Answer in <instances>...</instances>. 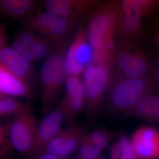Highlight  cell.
Wrapping results in <instances>:
<instances>
[{
  "label": "cell",
  "mask_w": 159,
  "mask_h": 159,
  "mask_svg": "<svg viewBox=\"0 0 159 159\" xmlns=\"http://www.w3.org/2000/svg\"><path fill=\"white\" fill-rule=\"evenodd\" d=\"M59 17L50 11L39 10L20 21L24 27L45 37Z\"/></svg>",
  "instance_id": "e0dca14e"
},
{
  "label": "cell",
  "mask_w": 159,
  "mask_h": 159,
  "mask_svg": "<svg viewBox=\"0 0 159 159\" xmlns=\"http://www.w3.org/2000/svg\"><path fill=\"white\" fill-rule=\"evenodd\" d=\"M154 43L159 51V27L155 31L153 38Z\"/></svg>",
  "instance_id": "d6a6232c"
},
{
  "label": "cell",
  "mask_w": 159,
  "mask_h": 159,
  "mask_svg": "<svg viewBox=\"0 0 159 159\" xmlns=\"http://www.w3.org/2000/svg\"><path fill=\"white\" fill-rule=\"evenodd\" d=\"M39 3L35 0H0V15L21 21L39 10Z\"/></svg>",
  "instance_id": "2e32d148"
},
{
  "label": "cell",
  "mask_w": 159,
  "mask_h": 159,
  "mask_svg": "<svg viewBox=\"0 0 159 159\" xmlns=\"http://www.w3.org/2000/svg\"><path fill=\"white\" fill-rule=\"evenodd\" d=\"M25 105V103L14 97H8L0 100V118L14 117Z\"/></svg>",
  "instance_id": "603a6c76"
},
{
  "label": "cell",
  "mask_w": 159,
  "mask_h": 159,
  "mask_svg": "<svg viewBox=\"0 0 159 159\" xmlns=\"http://www.w3.org/2000/svg\"><path fill=\"white\" fill-rule=\"evenodd\" d=\"M93 50L89 42L85 28L77 29L66 51L65 64L68 76H80L93 64Z\"/></svg>",
  "instance_id": "52a82bcc"
},
{
  "label": "cell",
  "mask_w": 159,
  "mask_h": 159,
  "mask_svg": "<svg viewBox=\"0 0 159 159\" xmlns=\"http://www.w3.org/2000/svg\"><path fill=\"white\" fill-rule=\"evenodd\" d=\"M122 152V145L120 140L118 139L110 147V155L111 159H119Z\"/></svg>",
  "instance_id": "f1b7e54d"
},
{
  "label": "cell",
  "mask_w": 159,
  "mask_h": 159,
  "mask_svg": "<svg viewBox=\"0 0 159 159\" xmlns=\"http://www.w3.org/2000/svg\"><path fill=\"white\" fill-rule=\"evenodd\" d=\"M140 159H159V131L142 125L135 130L130 139Z\"/></svg>",
  "instance_id": "4fadbf2b"
},
{
  "label": "cell",
  "mask_w": 159,
  "mask_h": 159,
  "mask_svg": "<svg viewBox=\"0 0 159 159\" xmlns=\"http://www.w3.org/2000/svg\"><path fill=\"white\" fill-rule=\"evenodd\" d=\"M77 150L79 159H97L99 158L102 151L92 144L87 133L83 137Z\"/></svg>",
  "instance_id": "cb8c5ba5"
},
{
  "label": "cell",
  "mask_w": 159,
  "mask_h": 159,
  "mask_svg": "<svg viewBox=\"0 0 159 159\" xmlns=\"http://www.w3.org/2000/svg\"><path fill=\"white\" fill-rule=\"evenodd\" d=\"M142 18L130 13L121 12L118 25V32L121 37L133 41L138 40L144 33V28Z\"/></svg>",
  "instance_id": "ac0fdd59"
},
{
  "label": "cell",
  "mask_w": 159,
  "mask_h": 159,
  "mask_svg": "<svg viewBox=\"0 0 159 159\" xmlns=\"http://www.w3.org/2000/svg\"><path fill=\"white\" fill-rule=\"evenodd\" d=\"M69 45L67 41L54 45L52 54L46 59L40 71L42 111L43 116L52 107L64 87L68 75L65 59Z\"/></svg>",
  "instance_id": "3957f363"
},
{
  "label": "cell",
  "mask_w": 159,
  "mask_h": 159,
  "mask_svg": "<svg viewBox=\"0 0 159 159\" xmlns=\"http://www.w3.org/2000/svg\"><path fill=\"white\" fill-rule=\"evenodd\" d=\"M88 136L94 146L101 151L108 146L114 137L112 133L103 128L96 129Z\"/></svg>",
  "instance_id": "7402d4cb"
},
{
  "label": "cell",
  "mask_w": 159,
  "mask_h": 159,
  "mask_svg": "<svg viewBox=\"0 0 159 159\" xmlns=\"http://www.w3.org/2000/svg\"><path fill=\"white\" fill-rule=\"evenodd\" d=\"M113 66L118 73L135 78L151 76L154 68L148 55L134 42L121 36L116 42Z\"/></svg>",
  "instance_id": "5b68a950"
},
{
  "label": "cell",
  "mask_w": 159,
  "mask_h": 159,
  "mask_svg": "<svg viewBox=\"0 0 159 159\" xmlns=\"http://www.w3.org/2000/svg\"><path fill=\"white\" fill-rule=\"evenodd\" d=\"M129 8L133 12L142 19L148 17L157 10L159 0H129Z\"/></svg>",
  "instance_id": "44dd1931"
},
{
  "label": "cell",
  "mask_w": 159,
  "mask_h": 159,
  "mask_svg": "<svg viewBox=\"0 0 159 159\" xmlns=\"http://www.w3.org/2000/svg\"><path fill=\"white\" fill-rule=\"evenodd\" d=\"M86 133L84 125L74 123L69 125L61 129L40 154L48 153L61 159L66 158L77 150L80 141Z\"/></svg>",
  "instance_id": "9c48e42d"
},
{
  "label": "cell",
  "mask_w": 159,
  "mask_h": 159,
  "mask_svg": "<svg viewBox=\"0 0 159 159\" xmlns=\"http://www.w3.org/2000/svg\"><path fill=\"white\" fill-rule=\"evenodd\" d=\"M54 47V45L48 39L39 36L36 41L30 48L33 61L47 59L52 54Z\"/></svg>",
  "instance_id": "ffe728a7"
},
{
  "label": "cell",
  "mask_w": 159,
  "mask_h": 159,
  "mask_svg": "<svg viewBox=\"0 0 159 159\" xmlns=\"http://www.w3.org/2000/svg\"><path fill=\"white\" fill-rule=\"evenodd\" d=\"M120 10V2L110 1L101 3L90 13L86 29L95 58L113 55Z\"/></svg>",
  "instance_id": "6da1fadb"
},
{
  "label": "cell",
  "mask_w": 159,
  "mask_h": 159,
  "mask_svg": "<svg viewBox=\"0 0 159 159\" xmlns=\"http://www.w3.org/2000/svg\"><path fill=\"white\" fill-rule=\"evenodd\" d=\"M124 116L159 125V91L146 95Z\"/></svg>",
  "instance_id": "9a60e30c"
},
{
  "label": "cell",
  "mask_w": 159,
  "mask_h": 159,
  "mask_svg": "<svg viewBox=\"0 0 159 159\" xmlns=\"http://www.w3.org/2000/svg\"><path fill=\"white\" fill-rule=\"evenodd\" d=\"M16 36L25 44L30 48L36 41L39 36L34 31L24 26Z\"/></svg>",
  "instance_id": "83f0119b"
},
{
  "label": "cell",
  "mask_w": 159,
  "mask_h": 159,
  "mask_svg": "<svg viewBox=\"0 0 159 159\" xmlns=\"http://www.w3.org/2000/svg\"><path fill=\"white\" fill-rule=\"evenodd\" d=\"M77 22V20L74 19L59 17L45 37L54 45L64 42L67 41L69 34L75 29Z\"/></svg>",
  "instance_id": "d6986e66"
},
{
  "label": "cell",
  "mask_w": 159,
  "mask_h": 159,
  "mask_svg": "<svg viewBox=\"0 0 159 159\" xmlns=\"http://www.w3.org/2000/svg\"><path fill=\"white\" fill-rule=\"evenodd\" d=\"M122 145V152L119 159H140L137 156L130 140L121 133L119 138Z\"/></svg>",
  "instance_id": "d4e9b609"
},
{
  "label": "cell",
  "mask_w": 159,
  "mask_h": 159,
  "mask_svg": "<svg viewBox=\"0 0 159 159\" xmlns=\"http://www.w3.org/2000/svg\"><path fill=\"white\" fill-rule=\"evenodd\" d=\"M64 96L57 107L62 113L65 123L74 124L84 110L85 97L82 79L80 76H68L65 84Z\"/></svg>",
  "instance_id": "ba28073f"
},
{
  "label": "cell",
  "mask_w": 159,
  "mask_h": 159,
  "mask_svg": "<svg viewBox=\"0 0 159 159\" xmlns=\"http://www.w3.org/2000/svg\"><path fill=\"white\" fill-rule=\"evenodd\" d=\"M151 76L159 88V57L157 59L156 65L154 66Z\"/></svg>",
  "instance_id": "4dcf8cb0"
},
{
  "label": "cell",
  "mask_w": 159,
  "mask_h": 159,
  "mask_svg": "<svg viewBox=\"0 0 159 159\" xmlns=\"http://www.w3.org/2000/svg\"><path fill=\"white\" fill-rule=\"evenodd\" d=\"M0 62L14 76L32 88L38 75L32 63L7 45L0 50Z\"/></svg>",
  "instance_id": "7c38bea8"
},
{
  "label": "cell",
  "mask_w": 159,
  "mask_h": 159,
  "mask_svg": "<svg viewBox=\"0 0 159 159\" xmlns=\"http://www.w3.org/2000/svg\"><path fill=\"white\" fill-rule=\"evenodd\" d=\"M113 67L94 64L86 69L82 81L85 97L84 110L86 116L96 125L105 102L112 77Z\"/></svg>",
  "instance_id": "277c9868"
},
{
  "label": "cell",
  "mask_w": 159,
  "mask_h": 159,
  "mask_svg": "<svg viewBox=\"0 0 159 159\" xmlns=\"http://www.w3.org/2000/svg\"><path fill=\"white\" fill-rule=\"evenodd\" d=\"M34 159H61L57 157L48 153L41 154Z\"/></svg>",
  "instance_id": "1f68e13d"
},
{
  "label": "cell",
  "mask_w": 159,
  "mask_h": 159,
  "mask_svg": "<svg viewBox=\"0 0 159 159\" xmlns=\"http://www.w3.org/2000/svg\"><path fill=\"white\" fill-rule=\"evenodd\" d=\"M11 47L18 54L29 62L32 63L34 61L30 48L22 42L16 36L13 39Z\"/></svg>",
  "instance_id": "4316f807"
},
{
  "label": "cell",
  "mask_w": 159,
  "mask_h": 159,
  "mask_svg": "<svg viewBox=\"0 0 159 159\" xmlns=\"http://www.w3.org/2000/svg\"><path fill=\"white\" fill-rule=\"evenodd\" d=\"M7 97H8L5 96V95H3L2 94L0 93V100L5 99V98H7Z\"/></svg>",
  "instance_id": "836d02e7"
},
{
  "label": "cell",
  "mask_w": 159,
  "mask_h": 159,
  "mask_svg": "<svg viewBox=\"0 0 159 159\" xmlns=\"http://www.w3.org/2000/svg\"><path fill=\"white\" fill-rule=\"evenodd\" d=\"M38 124L31 100H27L22 109L13 117L8 129L12 149L21 155L30 157Z\"/></svg>",
  "instance_id": "8992f818"
},
{
  "label": "cell",
  "mask_w": 159,
  "mask_h": 159,
  "mask_svg": "<svg viewBox=\"0 0 159 159\" xmlns=\"http://www.w3.org/2000/svg\"><path fill=\"white\" fill-rule=\"evenodd\" d=\"M0 93L8 97L32 100L34 97L32 88L11 74L0 62Z\"/></svg>",
  "instance_id": "5bb4252c"
},
{
  "label": "cell",
  "mask_w": 159,
  "mask_h": 159,
  "mask_svg": "<svg viewBox=\"0 0 159 159\" xmlns=\"http://www.w3.org/2000/svg\"><path fill=\"white\" fill-rule=\"evenodd\" d=\"M42 3L46 11L59 17L78 20L82 16L93 12L102 3L94 0H46Z\"/></svg>",
  "instance_id": "8fae6325"
},
{
  "label": "cell",
  "mask_w": 159,
  "mask_h": 159,
  "mask_svg": "<svg viewBox=\"0 0 159 159\" xmlns=\"http://www.w3.org/2000/svg\"><path fill=\"white\" fill-rule=\"evenodd\" d=\"M11 149L8 129L0 124V159L7 158Z\"/></svg>",
  "instance_id": "484cf974"
},
{
  "label": "cell",
  "mask_w": 159,
  "mask_h": 159,
  "mask_svg": "<svg viewBox=\"0 0 159 159\" xmlns=\"http://www.w3.org/2000/svg\"><path fill=\"white\" fill-rule=\"evenodd\" d=\"M100 159L98 158V159Z\"/></svg>",
  "instance_id": "d590c367"
},
{
  "label": "cell",
  "mask_w": 159,
  "mask_h": 159,
  "mask_svg": "<svg viewBox=\"0 0 159 159\" xmlns=\"http://www.w3.org/2000/svg\"><path fill=\"white\" fill-rule=\"evenodd\" d=\"M156 91H159V88L151 76L141 78L128 77L113 70L104 104L111 112L124 116L142 98Z\"/></svg>",
  "instance_id": "7a4b0ae2"
},
{
  "label": "cell",
  "mask_w": 159,
  "mask_h": 159,
  "mask_svg": "<svg viewBox=\"0 0 159 159\" xmlns=\"http://www.w3.org/2000/svg\"><path fill=\"white\" fill-rule=\"evenodd\" d=\"M6 28L7 23L0 24V50L8 45L6 40Z\"/></svg>",
  "instance_id": "f546056e"
},
{
  "label": "cell",
  "mask_w": 159,
  "mask_h": 159,
  "mask_svg": "<svg viewBox=\"0 0 159 159\" xmlns=\"http://www.w3.org/2000/svg\"><path fill=\"white\" fill-rule=\"evenodd\" d=\"M63 123V116L58 107L51 110L44 116L42 120L38 124L30 158L34 159L39 155L46 145L61 129Z\"/></svg>",
  "instance_id": "30bf717a"
},
{
  "label": "cell",
  "mask_w": 159,
  "mask_h": 159,
  "mask_svg": "<svg viewBox=\"0 0 159 159\" xmlns=\"http://www.w3.org/2000/svg\"><path fill=\"white\" fill-rule=\"evenodd\" d=\"M157 10H158V11L159 12V7L158 9Z\"/></svg>",
  "instance_id": "e575fe53"
}]
</instances>
